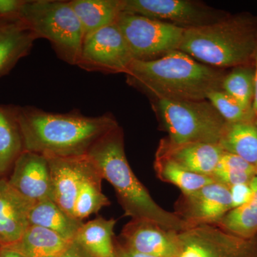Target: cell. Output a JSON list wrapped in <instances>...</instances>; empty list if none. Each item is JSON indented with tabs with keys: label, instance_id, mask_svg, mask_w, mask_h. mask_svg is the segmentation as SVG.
<instances>
[{
	"label": "cell",
	"instance_id": "cell-8",
	"mask_svg": "<svg viewBox=\"0 0 257 257\" xmlns=\"http://www.w3.org/2000/svg\"><path fill=\"white\" fill-rule=\"evenodd\" d=\"M177 257H257V235L240 237L216 225H199L179 233Z\"/></svg>",
	"mask_w": 257,
	"mask_h": 257
},
{
	"label": "cell",
	"instance_id": "cell-12",
	"mask_svg": "<svg viewBox=\"0 0 257 257\" xmlns=\"http://www.w3.org/2000/svg\"><path fill=\"white\" fill-rule=\"evenodd\" d=\"M8 183L32 203L53 198L48 159L40 154L24 150L15 162Z\"/></svg>",
	"mask_w": 257,
	"mask_h": 257
},
{
	"label": "cell",
	"instance_id": "cell-32",
	"mask_svg": "<svg viewBox=\"0 0 257 257\" xmlns=\"http://www.w3.org/2000/svg\"><path fill=\"white\" fill-rule=\"evenodd\" d=\"M59 257H96L87 248L74 239L69 245L67 249Z\"/></svg>",
	"mask_w": 257,
	"mask_h": 257
},
{
	"label": "cell",
	"instance_id": "cell-19",
	"mask_svg": "<svg viewBox=\"0 0 257 257\" xmlns=\"http://www.w3.org/2000/svg\"><path fill=\"white\" fill-rule=\"evenodd\" d=\"M29 223L51 230L68 241L75 239L84 224L50 199L33 203L29 214Z\"/></svg>",
	"mask_w": 257,
	"mask_h": 257
},
{
	"label": "cell",
	"instance_id": "cell-20",
	"mask_svg": "<svg viewBox=\"0 0 257 257\" xmlns=\"http://www.w3.org/2000/svg\"><path fill=\"white\" fill-rule=\"evenodd\" d=\"M23 151L15 106L0 105V179L9 175Z\"/></svg>",
	"mask_w": 257,
	"mask_h": 257
},
{
	"label": "cell",
	"instance_id": "cell-30",
	"mask_svg": "<svg viewBox=\"0 0 257 257\" xmlns=\"http://www.w3.org/2000/svg\"><path fill=\"white\" fill-rule=\"evenodd\" d=\"M229 190L232 202V209L240 207L249 202L252 195L250 183L232 186L230 187Z\"/></svg>",
	"mask_w": 257,
	"mask_h": 257
},
{
	"label": "cell",
	"instance_id": "cell-37",
	"mask_svg": "<svg viewBox=\"0 0 257 257\" xmlns=\"http://www.w3.org/2000/svg\"><path fill=\"white\" fill-rule=\"evenodd\" d=\"M0 248H1V244H0Z\"/></svg>",
	"mask_w": 257,
	"mask_h": 257
},
{
	"label": "cell",
	"instance_id": "cell-3",
	"mask_svg": "<svg viewBox=\"0 0 257 257\" xmlns=\"http://www.w3.org/2000/svg\"><path fill=\"white\" fill-rule=\"evenodd\" d=\"M88 155L100 170L103 179L114 187L125 216L152 221L177 232L192 228L175 212L158 205L137 178L126 159L124 133L119 126L99 139Z\"/></svg>",
	"mask_w": 257,
	"mask_h": 257
},
{
	"label": "cell",
	"instance_id": "cell-13",
	"mask_svg": "<svg viewBox=\"0 0 257 257\" xmlns=\"http://www.w3.org/2000/svg\"><path fill=\"white\" fill-rule=\"evenodd\" d=\"M47 158L52 178V200L66 212L74 216L77 196L84 179L94 167V161L88 155Z\"/></svg>",
	"mask_w": 257,
	"mask_h": 257
},
{
	"label": "cell",
	"instance_id": "cell-35",
	"mask_svg": "<svg viewBox=\"0 0 257 257\" xmlns=\"http://www.w3.org/2000/svg\"><path fill=\"white\" fill-rule=\"evenodd\" d=\"M0 257H25L9 248L1 246L0 248Z\"/></svg>",
	"mask_w": 257,
	"mask_h": 257
},
{
	"label": "cell",
	"instance_id": "cell-33",
	"mask_svg": "<svg viewBox=\"0 0 257 257\" xmlns=\"http://www.w3.org/2000/svg\"><path fill=\"white\" fill-rule=\"evenodd\" d=\"M114 253L116 257H157L137 252L125 247L117 239H114Z\"/></svg>",
	"mask_w": 257,
	"mask_h": 257
},
{
	"label": "cell",
	"instance_id": "cell-31",
	"mask_svg": "<svg viewBox=\"0 0 257 257\" xmlns=\"http://www.w3.org/2000/svg\"><path fill=\"white\" fill-rule=\"evenodd\" d=\"M27 0H0V19L19 18Z\"/></svg>",
	"mask_w": 257,
	"mask_h": 257
},
{
	"label": "cell",
	"instance_id": "cell-21",
	"mask_svg": "<svg viewBox=\"0 0 257 257\" xmlns=\"http://www.w3.org/2000/svg\"><path fill=\"white\" fill-rule=\"evenodd\" d=\"M69 3L85 35L116 23L122 13L121 0H72Z\"/></svg>",
	"mask_w": 257,
	"mask_h": 257
},
{
	"label": "cell",
	"instance_id": "cell-39",
	"mask_svg": "<svg viewBox=\"0 0 257 257\" xmlns=\"http://www.w3.org/2000/svg\"><path fill=\"white\" fill-rule=\"evenodd\" d=\"M115 257H116V256H115Z\"/></svg>",
	"mask_w": 257,
	"mask_h": 257
},
{
	"label": "cell",
	"instance_id": "cell-10",
	"mask_svg": "<svg viewBox=\"0 0 257 257\" xmlns=\"http://www.w3.org/2000/svg\"><path fill=\"white\" fill-rule=\"evenodd\" d=\"M122 13L171 24L179 28H199L219 22L228 14L191 0H121Z\"/></svg>",
	"mask_w": 257,
	"mask_h": 257
},
{
	"label": "cell",
	"instance_id": "cell-9",
	"mask_svg": "<svg viewBox=\"0 0 257 257\" xmlns=\"http://www.w3.org/2000/svg\"><path fill=\"white\" fill-rule=\"evenodd\" d=\"M134 60L115 23L85 35L77 66L88 72L126 74Z\"/></svg>",
	"mask_w": 257,
	"mask_h": 257
},
{
	"label": "cell",
	"instance_id": "cell-29",
	"mask_svg": "<svg viewBox=\"0 0 257 257\" xmlns=\"http://www.w3.org/2000/svg\"><path fill=\"white\" fill-rule=\"evenodd\" d=\"M207 100L214 106L227 124L254 122L256 119L252 109L245 108L239 101L223 90L210 93Z\"/></svg>",
	"mask_w": 257,
	"mask_h": 257
},
{
	"label": "cell",
	"instance_id": "cell-28",
	"mask_svg": "<svg viewBox=\"0 0 257 257\" xmlns=\"http://www.w3.org/2000/svg\"><path fill=\"white\" fill-rule=\"evenodd\" d=\"M221 90L234 98L247 109H252L255 94V72L253 64L234 67L225 75Z\"/></svg>",
	"mask_w": 257,
	"mask_h": 257
},
{
	"label": "cell",
	"instance_id": "cell-17",
	"mask_svg": "<svg viewBox=\"0 0 257 257\" xmlns=\"http://www.w3.org/2000/svg\"><path fill=\"white\" fill-rule=\"evenodd\" d=\"M37 37L20 18L0 19V78L30 54Z\"/></svg>",
	"mask_w": 257,
	"mask_h": 257
},
{
	"label": "cell",
	"instance_id": "cell-34",
	"mask_svg": "<svg viewBox=\"0 0 257 257\" xmlns=\"http://www.w3.org/2000/svg\"><path fill=\"white\" fill-rule=\"evenodd\" d=\"M253 65L254 67L255 72V94L254 97H253L252 109L257 117V47L256 51H255L254 57H253Z\"/></svg>",
	"mask_w": 257,
	"mask_h": 257
},
{
	"label": "cell",
	"instance_id": "cell-26",
	"mask_svg": "<svg viewBox=\"0 0 257 257\" xmlns=\"http://www.w3.org/2000/svg\"><path fill=\"white\" fill-rule=\"evenodd\" d=\"M103 179L100 170L94 163L84 179L76 200L74 216L79 220L83 221L88 216L110 204L109 199L101 190Z\"/></svg>",
	"mask_w": 257,
	"mask_h": 257
},
{
	"label": "cell",
	"instance_id": "cell-2",
	"mask_svg": "<svg viewBox=\"0 0 257 257\" xmlns=\"http://www.w3.org/2000/svg\"><path fill=\"white\" fill-rule=\"evenodd\" d=\"M220 69L201 63L180 50L156 60H134L126 75L128 84L156 100H207L221 90L225 75Z\"/></svg>",
	"mask_w": 257,
	"mask_h": 257
},
{
	"label": "cell",
	"instance_id": "cell-1",
	"mask_svg": "<svg viewBox=\"0 0 257 257\" xmlns=\"http://www.w3.org/2000/svg\"><path fill=\"white\" fill-rule=\"evenodd\" d=\"M24 150L46 157L88 155L94 144L119 125L109 113L84 116L79 111L54 113L35 106H15Z\"/></svg>",
	"mask_w": 257,
	"mask_h": 257
},
{
	"label": "cell",
	"instance_id": "cell-23",
	"mask_svg": "<svg viewBox=\"0 0 257 257\" xmlns=\"http://www.w3.org/2000/svg\"><path fill=\"white\" fill-rule=\"evenodd\" d=\"M116 221L98 217L84 223L75 240L96 257H115L114 229Z\"/></svg>",
	"mask_w": 257,
	"mask_h": 257
},
{
	"label": "cell",
	"instance_id": "cell-24",
	"mask_svg": "<svg viewBox=\"0 0 257 257\" xmlns=\"http://www.w3.org/2000/svg\"><path fill=\"white\" fill-rule=\"evenodd\" d=\"M252 195L249 202L226 213L216 226L221 229L249 239L257 235V175L250 182Z\"/></svg>",
	"mask_w": 257,
	"mask_h": 257
},
{
	"label": "cell",
	"instance_id": "cell-25",
	"mask_svg": "<svg viewBox=\"0 0 257 257\" xmlns=\"http://www.w3.org/2000/svg\"><path fill=\"white\" fill-rule=\"evenodd\" d=\"M155 170L157 177L162 182L174 184L184 194H190L215 182L212 177L184 170L170 159L159 153L156 154Z\"/></svg>",
	"mask_w": 257,
	"mask_h": 257
},
{
	"label": "cell",
	"instance_id": "cell-11",
	"mask_svg": "<svg viewBox=\"0 0 257 257\" xmlns=\"http://www.w3.org/2000/svg\"><path fill=\"white\" fill-rule=\"evenodd\" d=\"M232 209L227 187L214 182L190 194H182L175 204V213L191 227L216 225Z\"/></svg>",
	"mask_w": 257,
	"mask_h": 257
},
{
	"label": "cell",
	"instance_id": "cell-14",
	"mask_svg": "<svg viewBox=\"0 0 257 257\" xmlns=\"http://www.w3.org/2000/svg\"><path fill=\"white\" fill-rule=\"evenodd\" d=\"M179 233L164 229L152 221L132 219L123 228L119 242L137 252L157 257H177Z\"/></svg>",
	"mask_w": 257,
	"mask_h": 257
},
{
	"label": "cell",
	"instance_id": "cell-18",
	"mask_svg": "<svg viewBox=\"0 0 257 257\" xmlns=\"http://www.w3.org/2000/svg\"><path fill=\"white\" fill-rule=\"evenodd\" d=\"M72 241L51 230L30 225L17 242L4 247L25 257H59Z\"/></svg>",
	"mask_w": 257,
	"mask_h": 257
},
{
	"label": "cell",
	"instance_id": "cell-16",
	"mask_svg": "<svg viewBox=\"0 0 257 257\" xmlns=\"http://www.w3.org/2000/svg\"><path fill=\"white\" fill-rule=\"evenodd\" d=\"M223 152L221 147L215 144L194 143L176 145L165 140L161 142L157 153L170 159L189 172L211 177Z\"/></svg>",
	"mask_w": 257,
	"mask_h": 257
},
{
	"label": "cell",
	"instance_id": "cell-4",
	"mask_svg": "<svg viewBox=\"0 0 257 257\" xmlns=\"http://www.w3.org/2000/svg\"><path fill=\"white\" fill-rule=\"evenodd\" d=\"M257 17L228 15L219 22L184 32L179 50L214 68L253 64Z\"/></svg>",
	"mask_w": 257,
	"mask_h": 257
},
{
	"label": "cell",
	"instance_id": "cell-22",
	"mask_svg": "<svg viewBox=\"0 0 257 257\" xmlns=\"http://www.w3.org/2000/svg\"><path fill=\"white\" fill-rule=\"evenodd\" d=\"M219 145L223 151L241 157L257 169V126L255 121L226 124Z\"/></svg>",
	"mask_w": 257,
	"mask_h": 257
},
{
	"label": "cell",
	"instance_id": "cell-5",
	"mask_svg": "<svg viewBox=\"0 0 257 257\" xmlns=\"http://www.w3.org/2000/svg\"><path fill=\"white\" fill-rule=\"evenodd\" d=\"M19 18L37 39L48 40L60 60L77 66L85 33L69 1L27 0Z\"/></svg>",
	"mask_w": 257,
	"mask_h": 257
},
{
	"label": "cell",
	"instance_id": "cell-7",
	"mask_svg": "<svg viewBox=\"0 0 257 257\" xmlns=\"http://www.w3.org/2000/svg\"><path fill=\"white\" fill-rule=\"evenodd\" d=\"M116 24L127 42L134 59L156 60L179 50L185 29L141 15L121 13Z\"/></svg>",
	"mask_w": 257,
	"mask_h": 257
},
{
	"label": "cell",
	"instance_id": "cell-15",
	"mask_svg": "<svg viewBox=\"0 0 257 257\" xmlns=\"http://www.w3.org/2000/svg\"><path fill=\"white\" fill-rule=\"evenodd\" d=\"M33 203L0 179V244L8 246L22 237L30 226L29 214Z\"/></svg>",
	"mask_w": 257,
	"mask_h": 257
},
{
	"label": "cell",
	"instance_id": "cell-6",
	"mask_svg": "<svg viewBox=\"0 0 257 257\" xmlns=\"http://www.w3.org/2000/svg\"><path fill=\"white\" fill-rule=\"evenodd\" d=\"M157 111L172 145H219L227 123L208 100H157Z\"/></svg>",
	"mask_w": 257,
	"mask_h": 257
},
{
	"label": "cell",
	"instance_id": "cell-27",
	"mask_svg": "<svg viewBox=\"0 0 257 257\" xmlns=\"http://www.w3.org/2000/svg\"><path fill=\"white\" fill-rule=\"evenodd\" d=\"M256 172V168L241 157L224 152L211 177L215 182L229 189L237 184H249Z\"/></svg>",
	"mask_w": 257,
	"mask_h": 257
},
{
	"label": "cell",
	"instance_id": "cell-36",
	"mask_svg": "<svg viewBox=\"0 0 257 257\" xmlns=\"http://www.w3.org/2000/svg\"><path fill=\"white\" fill-rule=\"evenodd\" d=\"M255 124H256V126H257V117H256V120H255Z\"/></svg>",
	"mask_w": 257,
	"mask_h": 257
},
{
	"label": "cell",
	"instance_id": "cell-38",
	"mask_svg": "<svg viewBox=\"0 0 257 257\" xmlns=\"http://www.w3.org/2000/svg\"><path fill=\"white\" fill-rule=\"evenodd\" d=\"M256 175H257V172H256Z\"/></svg>",
	"mask_w": 257,
	"mask_h": 257
}]
</instances>
